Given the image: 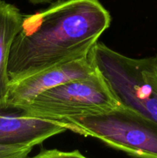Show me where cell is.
<instances>
[{
  "label": "cell",
  "mask_w": 157,
  "mask_h": 158,
  "mask_svg": "<svg viewBox=\"0 0 157 158\" xmlns=\"http://www.w3.org/2000/svg\"><path fill=\"white\" fill-rule=\"evenodd\" d=\"M65 121L29 116L15 106H0V143L26 145L34 148L46 140L68 131Z\"/></svg>",
  "instance_id": "8992f818"
},
{
  "label": "cell",
  "mask_w": 157,
  "mask_h": 158,
  "mask_svg": "<svg viewBox=\"0 0 157 158\" xmlns=\"http://www.w3.org/2000/svg\"><path fill=\"white\" fill-rule=\"evenodd\" d=\"M68 131L101 140L135 158H157V123L119 105L101 115L69 119Z\"/></svg>",
  "instance_id": "277c9868"
},
{
  "label": "cell",
  "mask_w": 157,
  "mask_h": 158,
  "mask_svg": "<svg viewBox=\"0 0 157 158\" xmlns=\"http://www.w3.org/2000/svg\"><path fill=\"white\" fill-rule=\"evenodd\" d=\"M89 56L120 105L157 123L156 57L131 58L102 43Z\"/></svg>",
  "instance_id": "7a4b0ae2"
},
{
  "label": "cell",
  "mask_w": 157,
  "mask_h": 158,
  "mask_svg": "<svg viewBox=\"0 0 157 158\" xmlns=\"http://www.w3.org/2000/svg\"><path fill=\"white\" fill-rule=\"evenodd\" d=\"M30 158H88L78 150L71 151H60L58 149H44L36 155Z\"/></svg>",
  "instance_id": "9c48e42d"
},
{
  "label": "cell",
  "mask_w": 157,
  "mask_h": 158,
  "mask_svg": "<svg viewBox=\"0 0 157 158\" xmlns=\"http://www.w3.org/2000/svg\"><path fill=\"white\" fill-rule=\"evenodd\" d=\"M95 71L96 69L87 56L11 82L6 105L22 107L45 91L68 82L89 77Z\"/></svg>",
  "instance_id": "5b68a950"
},
{
  "label": "cell",
  "mask_w": 157,
  "mask_h": 158,
  "mask_svg": "<svg viewBox=\"0 0 157 158\" xmlns=\"http://www.w3.org/2000/svg\"><path fill=\"white\" fill-rule=\"evenodd\" d=\"M155 57H156V65H157V55L155 56Z\"/></svg>",
  "instance_id": "8fae6325"
},
{
  "label": "cell",
  "mask_w": 157,
  "mask_h": 158,
  "mask_svg": "<svg viewBox=\"0 0 157 158\" xmlns=\"http://www.w3.org/2000/svg\"><path fill=\"white\" fill-rule=\"evenodd\" d=\"M119 105L96 69L90 77L68 82L45 91L19 108L31 117L66 121L69 119L106 114Z\"/></svg>",
  "instance_id": "3957f363"
},
{
  "label": "cell",
  "mask_w": 157,
  "mask_h": 158,
  "mask_svg": "<svg viewBox=\"0 0 157 158\" xmlns=\"http://www.w3.org/2000/svg\"><path fill=\"white\" fill-rule=\"evenodd\" d=\"M29 2L34 5H38V4H46V3H50V2H55L58 1H62V0H28Z\"/></svg>",
  "instance_id": "30bf717a"
},
{
  "label": "cell",
  "mask_w": 157,
  "mask_h": 158,
  "mask_svg": "<svg viewBox=\"0 0 157 158\" xmlns=\"http://www.w3.org/2000/svg\"><path fill=\"white\" fill-rule=\"evenodd\" d=\"M0 1H2V0H0Z\"/></svg>",
  "instance_id": "7c38bea8"
},
{
  "label": "cell",
  "mask_w": 157,
  "mask_h": 158,
  "mask_svg": "<svg viewBox=\"0 0 157 158\" xmlns=\"http://www.w3.org/2000/svg\"><path fill=\"white\" fill-rule=\"evenodd\" d=\"M23 17L16 6L0 1V106L6 104L10 83L8 74L9 53Z\"/></svg>",
  "instance_id": "52a82bcc"
},
{
  "label": "cell",
  "mask_w": 157,
  "mask_h": 158,
  "mask_svg": "<svg viewBox=\"0 0 157 158\" xmlns=\"http://www.w3.org/2000/svg\"><path fill=\"white\" fill-rule=\"evenodd\" d=\"M110 23L99 0H62L24 15L9 53L10 83L89 56Z\"/></svg>",
  "instance_id": "6da1fadb"
},
{
  "label": "cell",
  "mask_w": 157,
  "mask_h": 158,
  "mask_svg": "<svg viewBox=\"0 0 157 158\" xmlns=\"http://www.w3.org/2000/svg\"><path fill=\"white\" fill-rule=\"evenodd\" d=\"M32 147L0 143V158H29Z\"/></svg>",
  "instance_id": "ba28073f"
}]
</instances>
